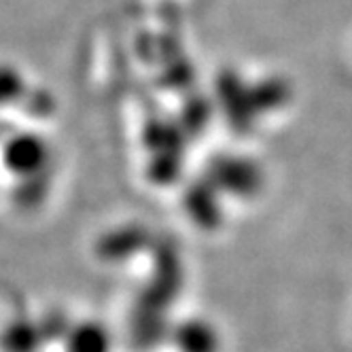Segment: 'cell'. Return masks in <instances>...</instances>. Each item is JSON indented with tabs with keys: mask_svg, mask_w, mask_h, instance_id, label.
Returning <instances> with one entry per match:
<instances>
[]
</instances>
